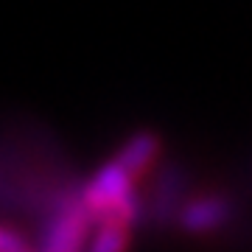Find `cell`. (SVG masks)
Returning a JSON list of instances; mask_svg holds the SVG:
<instances>
[{
	"label": "cell",
	"instance_id": "cell-5",
	"mask_svg": "<svg viewBox=\"0 0 252 252\" xmlns=\"http://www.w3.org/2000/svg\"><path fill=\"white\" fill-rule=\"evenodd\" d=\"M157 154H160V137L154 135V132H137V135H132L126 140V146L121 149V154H118L115 160L132 177H137V174L146 171L157 160Z\"/></svg>",
	"mask_w": 252,
	"mask_h": 252
},
{
	"label": "cell",
	"instance_id": "cell-6",
	"mask_svg": "<svg viewBox=\"0 0 252 252\" xmlns=\"http://www.w3.org/2000/svg\"><path fill=\"white\" fill-rule=\"evenodd\" d=\"M129 247V227L121 221H98L87 252H126Z\"/></svg>",
	"mask_w": 252,
	"mask_h": 252
},
{
	"label": "cell",
	"instance_id": "cell-4",
	"mask_svg": "<svg viewBox=\"0 0 252 252\" xmlns=\"http://www.w3.org/2000/svg\"><path fill=\"white\" fill-rule=\"evenodd\" d=\"M233 213V207L224 196H199V199H190L182 205V210L177 213V221L185 233L190 235H207L219 230V227L227 224V219Z\"/></svg>",
	"mask_w": 252,
	"mask_h": 252
},
{
	"label": "cell",
	"instance_id": "cell-1",
	"mask_svg": "<svg viewBox=\"0 0 252 252\" xmlns=\"http://www.w3.org/2000/svg\"><path fill=\"white\" fill-rule=\"evenodd\" d=\"M132 182L135 177L118 160H112L81 188L79 199L93 216V221H121L132 227L143 216V202Z\"/></svg>",
	"mask_w": 252,
	"mask_h": 252
},
{
	"label": "cell",
	"instance_id": "cell-3",
	"mask_svg": "<svg viewBox=\"0 0 252 252\" xmlns=\"http://www.w3.org/2000/svg\"><path fill=\"white\" fill-rule=\"evenodd\" d=\"M185 188H188V177L177 162L162 165L157 180H154L152 196H149V216L154 224H171L177 221V213L185 205Z\"/></svg>",
	"mask_w": 252,
	"mask_h": 252
},
{
	"label": "cell",
	"instance_id": "cell-7",
	"mask_svg": "<svg viewBox=\"0 0 252 252\" xmlns=\"http://www.w3.org/2000/svg\"><path fill=\"white\" fill-rule=\"evenodd\" d=\"M0 252H26V241L11 230H0Z\"/></svg>",
	"mask_w": 252,
	"mask_h": 252
},
{
	"label": "cell",
	"instance_id": "cell-2",
	"mask_svg": "<svg viewBox=\"0 0 252 252\" xmlns=\"http://www.w3.org/2000/svg\"><path fill=\"white\" fill-rule=\"evenodd\" d=\"M93 216L81 205L79 193H62L51 207L45 230H42V252H81Z\"/></svg>",
	"mask_w": 252,
	"mask_h": 252
}]
</instances>
